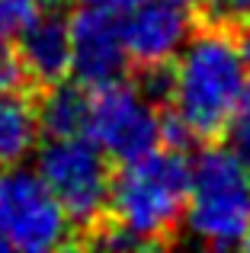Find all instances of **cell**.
<instances>
[{"instance_id":"6da1fadb","label":"cell","mask_w":250,"mask_h":253,"mask_svg":"<svg viewBox=\"0 0 250 253\" xmlns=\"http://www.w3.org/2000/svg\"><path fill=\"white\" fill-rule=\"evenodd\" d=\"M250 93V68L234 26L199 23L164 71V138L221 141Z\"/></svg>"},{"instance_id":"7a4b0ae2","label":"cell","mask_w":250,"mask_h":253,"mask_svg":"<svg viewBox=\"0 0 250 253\" xmlns=\"http://www.w3.org/2000/svg\"><path fill=\"white\" fill-rule=\"evenodd\" d=\"M189 192V161L176 148H151L125 161L109 183L106 218L83 241L109 250H151L180 234Z\"/></svg>"},{"instance_id":"3957f363","label":"cell","mask_w":250,"mask_h":253,"mask_svg":"<svg viewBox=\"0 0 250 253\" xmlns=\"http://www.w3.org/2000/svg\"><path fill=\"white\" fill-rule=\"evenodd\" d=\"M183 231L212 250L244 247L250 237V170L225 144H208L189 161Z\"/></svg>"},{"instance_id":"277c9868","label":"cell","mask_w":250,"mask_h":253,"mask_svg":"<svg viewBox=\"0 0 250 253\" xmlns=\"http://www.w3.org/2000/svg\"><path fill=\"white\" fill-rule=\"evenodd\" d=\"M36 173L61 202L77 231L90 234L106 218L109 202V157L87 135H55L36 148Z\"/></svg>"},{"instance_id":"5b68a950","label":"cell","mask_w":250,"mask_h":253,"mask_svg":"<svg viewBox=\"0 0 250 253\" xmlns=\"http://www.w3.org/2000/svg\"><path fill=\"white\" fill-rule=\"evenodd\" d=\"M83 135L93 138L109 161L125 164L164 141V112L144 86L116 81L90 90Z\"/></svg>"},{"instance_id":"8992f818","label":"cell","mask_w":250,"mask_h":253,"mask_svg":"<svg viewBox=\"0 0 250 253\" xmlns=\"http://www.w3.org/2000/svg\"><path fill=\"white\" fill-rule=\"evenodd\" d=\"M74 221L36 170L0 167V234L10 250L42 253L74 244Z\"/></svg>"},{"instance_id":"52a82bcc","label":"cell","mask_w":250,"mask_h":253,"mask_svg":"<svg viewBox=\"0 0 250 253\" xmlns=\"http://www.w3.org/2000/svg\"><path fill=\"white\" fill-rule=\"evenodd\" d=\"M122 45L138 71H164L196 29L189 6L176 0H138L122 13Z\"/></svg>"},{"instance_id":"ba28073f","label":"cell","mask_w":250,"mask_h":253,"mask_svg":"<svg viewBox=\"0 0 250 253\" xmlns=\"http://www.w3.org/2000/svg\"><path fill=\"white\" fill-rule=\"evenodd\" d=\"M128 55L116 13L77 6L71 16V77L87 90L125 81Z\"/></svg>"},{"instance_id":"9c48e42d","label":"cell","mask_w":250,"mask_h":253,"mask_svg":"<svg viewBox=\"0 0 250 253\" xmlns=\"http://www.w3.org/2000/svg\"><path fill=\"white\" fill-rule=\"evenodd\" d=\"M23 71L32 86H51L71 74V19L55 6L42 13L23 36L13 42Z\"/></svg>"},{"instance_id":"30bf717a","label":"cell","mask_w":250,"mask_h":253,"mask_svg":"<svg viewBox=\"0 0 250 253\" xmlns=\"http://www.w3.org/2000/svg\"><path fill=\"white\" fill-rule=\"evenodd\" d=\"M42 125H39L36 99L26 90H0V167L26 164L39 148Z\"/></svg>"},{"instance_id":"8fae6325","label":"cell","mask_w":250,"mask_h":253,"mask_svg":"<svg viewBox=\"0 0 250 253\" xmlns=\"http://www.w3.org/2000/svg\"><path fill=\"white\" fill-rule=\"evenodd\" d=\"M87 99H90V90L81 86L77 81L74 84L58 81V84L45 86L42 99H36L42 135L45 138L83 135V125H87Z\"/></svg>"},{"instance_id":"7c38bea8","label":"cell","mask_w":250,"mask_h":253,"mask_svg":"<svg viewBox=\"0 0 250 253\" xmlns=\"http://www.w3.org/2000/svg\"><path fill=\"white\" fill-rule=\"evenodd\" d=\"M55 0H0V45H13Z\"/></svg>"},{"instance_id":"4fadbf2b","label":"cell","mask_w":250,"mask_h":253,"mask_svg":"<svg viewBox=\"0 0 250 253\" xmlns=\"http://www.w3.org/2000/svg\"><path fill=\"white\" fill-rule=\"evenodd\" d=\"M202 16L208 23H225V26L241 29L244 23H250V0H206Z\"/></svg>"},{"instance_id":"5bb4252c","label":"cell","mask_w":250,"mask_h":253,"mask_svg":"<svg viewBox=\"0 0 250 253\" xmlns=\"http://www.w3.org/2000/svg\"><path fill=\"white\" fill-rule=\"evenodd\" d=\"M228 135H231V151L241 157V164L250 170V93H247L244 106H241L238 119H234L231 128H228Z\"/></svg>"},{"instance_id":"9a60e30c","label":"cell","mask_w":250,"mask_h":253,"mask_svg":"<svg viewBox=\"0 0 250 253\" xmlns=\"http://www.w3.org/2000/svg\"><path fill=\"white\" fill-rule=\"evenodd\" d=\"M74 6H87V10H103V13H116V16H122L125 10H131V6L138 3V0H71Z\"/></svg>"},{"instance_id":"2e32d148","label":"cell","mask_w":250,"mask_h":253,"mask_svg":"<svg viewBox=\"0 0 250 253\" xmlns=\"http://www.w3.org/2000/svg\"><path fill=\"white\" fill-rule=\"evenodd\" d=\"M238 39H241V48H244V58H247V68H250V23H244L238 29Z\"/></svg>"},{"instance_id":"e0dca14e","label":"cell","mask_w":250,"mask_h":253,"mask_svg":"<svg viewBox=\"0 0 250 253\" xmlns=\"http://www.w3.org/2000/svg\"><path fill=\"white\" fill-rule=\"evenodd\" d=\"M176 3H183V6H189V10H193V6H202L206 0H176Z\"/></svg>"},{"instance_id":"ac0fdd59","label":"cell","mask_w":250,"mask_h":253,"mask_svg":"<svg viewBox=\"0 0 250 253\" xmlns=\"http://www.w3.org/2000/svg\"><path fill=\"white\" fill-rule=\"evenodd\" d=\"M0 250H10V247H6V241H3V234H0Z\"/></svg>"},{"instance_id":"d6986e66","label":"cell","mask_w":250,"mask_h":253,"mask_svg":"<svg viewBox=\"0 0 250 253\" xmlns=\"http://www.w3.org/2000/svg\"><path fill=\"white\" fill-rule=\"evenodd\" d=\"M244 247H250V237H247V244H244Z\"/></svg>"}]
</instances>
